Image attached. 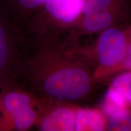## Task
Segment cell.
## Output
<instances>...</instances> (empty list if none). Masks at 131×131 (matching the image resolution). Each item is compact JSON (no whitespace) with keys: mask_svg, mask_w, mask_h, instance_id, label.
I'll return each mask as SVG.
<instances>
[{"mask_svg":"<svg viewBox=\"0 0 131 131\" xmlns=\"http://www.w3.org/2000/svg\"><path fill=\"white\" fill-rule=\"evenodd\" d=\"M33 46L18 77L24 80L26 88L49 100L75 103L88 96L95 81L89 64L61 42Z\"/></svg>","mask_w":131,"mask_h":131,"instance_id":"6da1fadb","label":"cell"},{"mask_svg":"<svg viewBox=\"0 0 131 131\" xmlns=\"http://www.w3.org/2000/svg\"><path fill=\"white\" fill-rule=\"evenodd\" d=\"M86 0H46L24 26L33 46L58 42L68 34L82 15Z\"/></svg>","mask_w":131,"mask_h":131,"instance_id":"7a4b0ae2","label":"cell"},{"mask_svg":"<svg viewBox=\"0 0 131 131\" xmlns=\"http://www.w3.org/2000/svg\"><path fill=\"white\" fill-rule=\"evenodd\" d=\"M16 80L0 83V131H26L35 127L45 103V99Z\"/></svg>","mask_w":131,"mask_h":131,"instance_id":"3957f363","label":"cell"},{"mask_svg":"<svg viewBox=\"0 0 131 131\" xmlns=\"http://www.w3.org/2000/svg\"><path fill=\"white\" fill-rule=\"evenodd\" d=\"M128 37L126 30L118 26L111 27L100 32L93 50H88L77 45L68 46L71 50L79 52H92L96 66L93 77L95 81L105 79L119 64L126 52Z\"/></svg>","mask_w":131,"mask_h":131,"instance_id":"277c9868","label":"cell"},{"mask_svg":"<svg viewBox=\"0 0 131 131\" xmlns=\"http://www.w3.org/2000/svg\"><path fill=\"white\" fill-rule=\"evenodd\" d=\"M27 37L0 6V83L16 80L28 51Z\"/></svg>","mask_w":131,"mask_h":131,"instance_id":"5b68a950","label":"cell"},{"mask_svg":"<svg viewBox=\"0 0 131 131\" xmlns=\"http://www.w3.org/2000/svg\"><path fill=\"white\" fill-rule=\"evenodd\" d=\"M130 16L131 1L106 10L82 15L69 32V40L64 43L70 45L80 35L100 33L109 27L118 26Z\"/></svg>","mask_w":131,"mask_h":131,"instance_id":"8992f818","label":"cell"},{"mask_svg":"<svg viewBox=\"0 0 131 131\" xmlns=\"http://www.w3.org/2000/svg\"><path fill=\"white\" fill-rule=\"evenodd\" d=\"M77 106L46 100L35 127L41 131H75Z\"/></svg>","mask_w":131,"mask_h":131,"instance_id":"52a82bcc","label":"cell"},{"mask_svg":"<svg viewBox=\"0 0 131 131\" xmlns=\"http://www.w3.org/2000/svg\"><path fill=\"white\" fill-rule=\"evenodd\" d=\"M46 0H0V6L16 26L23 30L27 23L40 10Z\"/></svg>","mask_w":131,"mask_h":131,"instance_id":"ba28073f","label":"cell"},{"mask_svg":"<svg viewBox=\"0 0 131 131\" xmlns=\"http://www.w3.org/2000/svg\"><path fill=\"white\" fill-rule=\"evenodd\" d=\"M107 118L100 109L77 106L75 131L106 130Z\"/></svg>","mask_w":131,"mask_h":131,"instance_id":"9c48e42d","label":"cell"},{"mask_svg":"<svg viewBox=\"0 0 131 131\" xmlns=\"http://www.w3.org/2000/svg\"><path fill=\"white\" fill-rule=\"evenodd\" d=\"M129 108L127 101L118 92L109 86L103 98L100 110L107 119Z\"/></svg>","mask_w":131,"mask_h":131,"instance_id":"30bf717a","label":"cell"},{"mask_svg":"<svg viewBox=\"0 0 131 131\" xmlns=\"http://www.w3.org/2000/svg\"><path fill=\"white\" fill-rule=\"evenodd\" d=\"M110 86L118 92L131 107V70L119 73L113 79Z\"/></svg>","mask_w":131,"mask_h":131,"instance_id":"8fae6325","label":"cell"},{"mask_svg":"<svg viewBox=\"0 0 131 131\" xmlns=\"http://www.w3.org/2000/svg\"><path fill=\"white\" fill-rule=\"evenodd\" d=\"M106 130L131 131V109L128 108L107 119Z\"/></svg>","mask_w":131,"mask_h":131,"instance_id":"7c38bea8","label":"cell"},{"mask_svg":"<svg viewBox=\"0 0 131 131\" xmlns=\"http://www.w3.org/2000/svg\"><path fill=\"white\" fill-rule=\"evenodd\" d=\"M126 30L128 37L126 52L122 61L112 70L111 75L131 70V24L126 29Z\"/></svg>","mask_w":131,"mask_h":131,"instance_id":"4fadbf2b","label":"cell"},{"mask_svg":"<svg viewBox=\"0 0 131 131\" xmlns=\"http://www.w3.org/2000/svg\"><path fill=\"white\" fill-rule=\"evenodd\" d=\"M1 102H2V95H1V89H0V111H1Z\"/></svg>","mask_w":131,"mask_h":131,"instance_id":"5bb4252c","label":"cell"}]
</instances>
